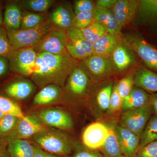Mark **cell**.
Returning <instances> with one entry per match:
<instances>
[{"mask_svg":"<svg viewBox=\"0 0 157 157\" xmlns=\"http://www.w3.org/2000/svg\"><path fill=\"white\" fill-rule=\"evenodd\" d=\"M71 56L68 52L60 55L38 53L36 63L28 76L40 86L55 84L59 86L67 75L73 71Z\"/></svg>","mask_w":157,"mask_h":157,"instance_id":"1","label":"cell"},{"mask_svg":"<svg viewBox=\"0 0 157 157\" xmlns=\"http://www.w3.org/2000/svg\"><path fill=\"white\" fill-rule=\"evenodd\" d=\"M50 20H45L41 24L27 29H6L8 39L13 50L33 47L49 33L52 28Z\"/></svg>","mask_w":157,"mask_h":157,"instance_id":"2","label":"cell"},{"mask_svg":"<svg viewBox=\"0 0 157 157\" xmlns=\"http://www.w3.org/2000/svg\"><path fill=\"white\" fill-rule=\"evenodd\" d=\"M36 145L58 156L70 154L72 145L67 135L58 130L45 128L33 137Z\"/></svg>","mask_w":157,"mask_h":157,"instance_id":"3","label":"cell"},{"mask_svg":"<svg viewBox=\"0 0 157 157\" xmlns=\"http://www.w3.org/2000/svg\"><path fill=\"white\" fill-rule=\"evenodd\" d=\"M152 114V108L149 104L123 113L121 117V125L140 137Z\"/></svg>","mask_w":157,"mask_h":157,"instance_id":"4","label":"cell"},{"mask_svg":"<svg viewBox=\"0 0 157 157\" xmlns=\"http://www.w3.org/2000/svg\"><path fill=\"white\" fill-rule=\"evenodd\" d=\"M66 45V32L52 26L49 33L33 48L37 53L60 55L67 52Z\"/></svg>","mask_w":157,"mask_h":157,"instance_id":"5","label":"cell"},{"mask_svg":"<svg viewBox=\"0 0 157 157\" xmlns=\"http://www.w3.org/2000/svg\"><path fill=\"white\" fill-rule=\"evenodd\" d=\"M37 53L33 47L12 50L9 56L10 70L13 72L28 76L36 63Z\"/></svg>","mask_w":157,"mask_h":157,"instance_id":"6","label":"cell"},{"mask_svg":"<svg viewBox=\"0 0 157 157\" xmlns=\"http://www.w3.org/2000/svg\"><path fill=\"white\" fill-rule=\"evenodd\" d=\"M126 42L149 70L157 73V48L140 37H129L126 39Z\"/></svg>","mask_w":157,"mask_h":157,"instance_id":"7","label":"cell"},{"mask_svg":"<svg viewBox=\"0 0 157 157\" xmlns=\"http://www.w3.org/2000/svg\"><path fill=\"white\" fill-rule=\"evenodd\" d=\"M45 128L33 116L19 118L15 128L6 138V141L14 139H23L33 137Z\"/></svg>","mask_w":157,"mask_h":157,"instance_id":"8","label":"cell"},{"mask_svg":"<svg viewBox=\"0 0 157 157\" xmlns=\"http://www.w3.org/2000/svg\"><path fill=\"white\" fill-rule=\"evenodd\" d=\"M109 135V128L102 123H93L85 129L82 135L85 146L91 150L101 148Z\"/></svg>","mask_w":157,"mask_h":157,"instance_id":"9","label":"cell"},{"mask_svg":"<svg viewBox=\"0 0 157 157\" xmlns=\"http://www.w3.org/2000/svg\"><path fill=\"white\" fill-rule=\"evenodd\" d=\"M115 130L123 156L135 157L140 147V136L121 124H116Z\"/></svg>","mask_w":157,"mask_h":157,"instance_id":"10","label":"cell"},{"mask_svg":"<svg viewBox=\"0 0 157 157\" xmlns=\"http://www.w3.org/2000/svg\"><path fill=\"white\" fill-rule=\"evenodd\" d=\"M39 119L48 126L60 130H69L73 128L72 118L63 110L56 108L43 109L39 114Z\"/></svg>","mask_w":157,"mask_h":157,"instance_id":"11","label":"cell"},{"mask_svg":"<svg viewBox=\"0 0 157 157\" xmlns=\"http://www.w3.org/2000/svg\"><path fill=\"white\" fill-rule=\"evenodd\" d=\"M137 13L139 24L157 35V0H140Z\"/></svg>","mask_w":157,"mask_h":157,"instance_id":"12","label":"cell"},{"mask_svg":"<svg viewBox=\"0 0 157 157\" xmlns=\"http://www.w3.org/2000/svg\"><path fill=\"white\" fill-rule=\"evenodd\" d=\"M140 1L119 0L113 7L114 17L119 28H121L137 13Z\"/></svg>","mask_w":157,"mask_h":157,"instance_id":"13","label":"cell"},{"mask_svg":"<svg viewBox=\"0 0 157 157\" xmlns=\"http://www.w3.org/2000/svg\"><path fill=\"white\" fill-rule=\"evenodd\" d=\"M113 63L108 56L92 55L85 59L82 66L94 76H101L113 68Z\"/></svg>","mask_w":157,"mask_h":157,"instance_id":"14","label":"cell"},{"mask_svg":"<svg viewBox=\"0 0 157 157\" xmlns=\"http://www.w3.org/2000/svg\"><path fill=\"white\" fill-rule=\"evenodd\" d=\"M134 85L151 94H157V73L146 68H140L134 76Z\"/></svg>","mask_w":157,"mask_h":157,"instance_id":"15","label":"cell"},{"mask_svg":"<svg viewBox=\"0 0 157 157\" xmlns=\"http://www.w3.org/2000/svg\"><path fill=\"white\" fill-rule=\"evenodd\" d=\"M3 25L6 29L18 30L21 29L22 12L17 2H9L4 6Z\"/></svg>","mask_w":157,"mask_h":157,"instance_id":"16","label":"cell"},{"mask_svg":"<svg viewBox=\"0 0 157 157\" xmlns=\"http://www.w3.org/2000/svg\"><path fill=\"white\" fill-rule=\"evenodd\" d=\"M88 83L89 78L84 70L81 68H76L70 73L67 89L73 95H81L85 93Z\"/></svg>","mask_w":157,"mask_h":157,"instance_id":"17","label":"cell"},{"mask_svg":"<svg viewBox=\"0 0 157 157\" xmlns=\"http://www.w3.org/2000/svg\"><path fill=\"white\" fill-rule=\"evenodd\" d=\"M150 95L139 88L132 89L128 95L124 99L121 107L123 113L143 107L149 104Z\"/></svg>","mask_w":157,"mask_h":157,"instance_id":"18","label":"cell"},{"mask_svg":"<svg viewBox=\"0 0 157 157\" xmlns=\"http://www.w3.org/2000/svg\"><path fill=\"white\" fill-rule=\"evenodd\" d=\"M34 90L33 84L27 80H20L13 82L6 86L5 93L10 98L23 100L28 98Z\"/></svg>","mask_w":157,"mask_h":157,"instance_id":"19","label":"cell"},{"mask_svg":"<svg viewBox=\"0 0 157 157\" xmlns=\"http://www.w3.org/2000/svg\"><path fill=\"white\" fill-rule=\"evenodd\" d=\"M7 150L9 157H33V144L23 139L8 140Z\"/></svg>","mask_w":157,"mask_h":157,"instance_id":"20","label":"cell"},{"mask_svg":"<svg viewBox=\"0 0 157 157\" xmlns=\"http://www.w3.org/2000/svg\"><path fill=\"white\" fill-rule=\"evenodd\" d=\"M114 122L107 125L109 128V135L101 147L103 157H123L116 134Z\"/></svg>","mask_w":157,"mask_h":157,"instance_id":"21","label":"cell"},{"mask_svg":"<svg viewBox=\"0 0 157 157\" xmlns=\"http://www.w3.org/2000/svg\"><path fill=\"white\" fill-rule=\"evenodd\" d=\"M73 18L68 9L64 6H60L52 12L49 20L54 27L65 31L72 28Z\"/></svg>","mask_w":157,"mask_h":157,"instance_id":"22","label":"cell"},{"mask_svg":"<svg viewBox=\"0 0 157 157\" xmlns=\"http://www.w3.org/2000/svg\"><path fill=\"white\" fill-rule=\"evenodd\" d=\"M61 89L55 84L45 86L34 97V104L37 105H46L58 100L61 96Z\"/></svg>","mask_w":157,"mask_h":157,"instance_id":"23","label":"cell"},{"mask_svg":"<svg viewBox=\"0 0 157 157\" xmlns=\"http://www.w3.org/2000/svg\"><path fill=\"white\" fill-rule=\"evenodd\" d=\"M95 21L101 24L107 30V33L113 36H116L119 33L120 29L118 26L113 12L109 9L94 11Z\"/></svg>","mask_w":157,"mask_h":157,"instance_id":"24","label":"cell"},{"mask_svg":"<svg viewBox=\"0 0 157 157\" xmlns=\"http://www.w3.org/2000/svg\"><path fill=\"white\" fill-rule=\"evenodd\" d=\"M117 43L115 36L105 34L93 43V55L108 56L115 49Z\"/></svg>","mask_w":157,"mask_h":157,"instance_id":"25","label":"cell"},{"mask_svg":"<svg viewBox=\"0 0 157 157\" xmlns=\"http://www.w3.org/2000/svg\"><path fill=\"white\" fill-rule=\"evenodd\" d=\"M67 42L83 49L89 56L93 55V43L88 41L79 29L71 28L66 33Z\"/></svg>","mask_w":157,"mask_h":157,"instance_id":"26","label":"cell"},{"mask_svg":"<svg viewBox=\"0 0 157 157\" xmlns=\"http://www.w3.org/2000/svg\"><path fill=\"white\" fill-rule=\"evenodd\" d=\"M155 140H157V115L154 114L149 120L140 136V147Z\"/></svg>","mask_w":157,"mask_h":157,"instance_id":"27","label":"cell"},{"mask_svg":"<svg viewBox=\"0 0 157 157\" xmlns=\"http://www.w3.org/2000/svg\"><path fill=\"white\" fill-rule=\"evenodd\" d=\"M112 53L113 64L118 70H125L132 63L131 57L123 46L117 45Z\"/></svg>","mask_w":157,"mask_h":157,"instance_id":"28","label":"cell"},{"mask_svg":"<svg viewBox=\"0 0 157 157\" xmlns=\"http://www.w3.org/2000/svg\"><path fill=\"white\" fill-rule=\"evenodd\" d=\"M80 30L85 39L92 43L96 42L107 33L104 26L96 21L86 28Z\"/></svg>","mask_w":157,"mask_h":157,"instance_id":"29","label":"cell"},{"mask_svg":"<svg viewBox=\"0 0 157 157\" xmlns=\"http://www.w3.org/2000/svg\"><path fill=\"white\" fill-rule=\"evenodd\" d=\"M52 0H26L18 2L19 6L27 10L36 12L47 11L51 7Z\"/></svg>","mask_w":157,"mask_h":157,"instance_id":"30","label":"cell"},{"mask_svg":"<svg viewBox=\"0 0 157 157\" xmlns=\"http://www.w3.org/2000/svg\"><path fill=\"white\" fill-rule=\"evenodd\" d=\"M0 110L5 114L14 116L18 118H23L25 116L19 106L9 98L0 96Z\"/></svg>","mask_w":157,"mask_h":157,"instance_id":"31","label":"cell"},{"mask_svg":"<svg viewBox=\"0 0 157 157\" xmlns=\"http://www.w3.org/2000/svg\"><path fill=\"white\" fill-rule=\"evenodd\" d=\"M95 21L94 11H86L80 12L73 18L72 28L82 30L86 28Z\"/></svg>","mask_w":157,"mask_h":157,"instance_id":"32","label":"cell"},{"mask_svg":"<svg viewBox=\"0 0 157 157\" xmlns=\"http://www.w3.org/2000/svg\"><path fill=\"white\" fill-rule=\"evenodd\" d=\"M45 20L42 14L32 12H22V20L20 29L25 30L33 28L41 24Z\"/></svg>","mask_w":157,"mask_h":157,"instance_id":"33","label":"cell"},{"mask_svg":"<svg viewBox=\"0 0 157 157\" xmlns=\"http://www.w3.org/2000/svg\"><path fill=\"white\" fill-rule=\"evenodd\" d=\"M19 118L14 116L6 114L0 120V138L6 137L15 128Z\"/></svg>","mask_w":157,"mask_h":157,"instance_id":"34","label":"cell"},{"mask_svg":"<svg viewBox=\"0 0 157 157\" xmlns=\"http://www.w3.org/2000/svg\"><path fill=\"white\" fill-rule=\"evenodd\" d=\"M113 85L110 83L102 89L97 95V101L98 106L103 111L107 110L112 94Z\"/></svg>","mask_w":157,"mask_h":157,"instance_id":"35","label":"cell"},{"mask_svg":"<svg viewBox=\"0 0 157 157\" xmlns=\"http://www.w3.org/2000/svg\"><path fill=\"white\" fill-rule=\"evenodd\" d=\"M12 50L6 28L3 25H0V56L8 59Z\"/></svg>","mask_w":157,"mask_h":157,"instance_id":"36","label":"cell"},{"mask_svg":"<svg viewBox=\"0 0 157 157\" xmlns=\"http://www.w3.org/2000/svg\"><path fill=\"white\" fill-rule=\"evenodd\" d=\"M133 85L134 76L132 75L127 76L117 84L118 92L123 101L132 90Z\"/></svg>","mask_w":157,"mask_h":157,"instance_id":"37","label":"cell"},{"mask_svg":"<svg viewBox=\"0 0 157 157\" xmlns=\"http://www.w3.org/2000/svg\"><path fill=\"white\" fill-rule=\"evenodd\" d=\"M123 101L118 92L117 84L113 86L107 112L112 114L121 109Z\"/></svg>","mask_w":157,"mask_h":157,"instance_id":"38","label":"cell"},{"mask_svg":"<svg viewBox=\"0 0 157 157\" xmlns=\"http://www.w3.org/2000/svg\"><path fill=\"white\" fill-rule=\"evenodd\" d=\"M135 157H157V140L139 147Z\"/></svg>","mask_w":157,"mask_h":157,"instance_id":"39","label":"cell"},{"mask_svg":"<svg viewBox=\"0 0 157 157\" xmlns=\"http://www.w3.org/2000/svg\"><path fill=\"white\" fill-rule=\"evenodd\" d=\"M96 9V5L93 2L88 0H79L76 1L74 5V13L76 15L86 11H94Z\"/></svg>","mask_w":157,"mask_h":157,"instance_id":"40","label":"cell"},{"mask_svg":"<svg viewBox=\"0 0 157 157\" xmlns=\"http://www.w3.org/2000/svg\"><path fill=\"white\" fill-rule=\"evenodd\" d=\"M66 48L68 53L74 58L79 60H84L89 57L87 53L83 50L75 45L67 42Z\"/></svg>","mask_w":157,"mask_h":157,"instance_id":"41","label":"cell"},{"mask_svg":"<svg viewBox=\"0 0 157 157\" xmlns=\"http://www.w3.org/2000/svg\"><path fill=\"white\" fill-rule=\"evenodd\" d=\"M117 1V0H98L96 2V9L106 10L113 7Z\"/></svg>","mask_w":157,"mask_h":157,"instance_id":"42","label":"cell"},{"mask_svg":"<svg viewBox=\"0 0 157 157\" xmlns=\"http://www.w3.org/2000/svg\"><path fill=\"white\" fill-rule=\"evenodd\" d=\"M10 70L9 59L5 57L0 56V77L5 76Z\"/></svg>","mask_w":157,"mask_h":157,"instance_id":"43","label":"cell"},{"mask_svg":"<svg viewBox=\"0 0 157 157\" xmlns=\"http://www.w3.org/2000/svg\"><path fill=\"white\" fill-rule=\"evenodd\" d=\"M73 157H103L102 155L89 150H81L76 152Z\"/></svg>","mask_w":157,"mask_h":157,"instance_id":"44","label":"cell"},{"mask_svg":"<svg viewBox=\"0 0 157 157\" xmlns=\"http://www.w3.org/2000/svg\"><path fill=\"white\" fill-rule=\"evenodd\" d=\"M33 145L34 151L33 157H60L56 155L43 150L37 145Z\"/></svg>","mask_w":157,"mask_h":157,"instance_id":"45","label":"cell"},{"mask_svg":"<svg viewBox=\"0 0 157 157\" xmlns=\"http://www.w3.org/2000/svg\"><path fill=\"white\" fill-rule=\"evenodd\" d=\"M149 104L154 114L157 115V93L150 95Z\"/></svg>","mask_w":157,"mask_h":157,"instance_id":"46","label":"cell"},{"mask_svg":"<svg viewBox=\"0 0 157 157\" xmlns=\"http://www.w3.org/2000/svg\"><path fill=\"white\" fill-rule=\"evenodd\" d=\"M0 157H9L7 150V144L0 141Z\"/></svg>","mask_w":157,"mask_h":157,"instance_id":"47","label":"cell"},{"mask_svg":"<svg viewBox=\"0 0 157 157\" xmlns=\"http://www.w3.org/2000/svg\"><path fill=\"white\" fill-rule=\"evenodd\" d=\"M4 9L2 2H0V25H3V9Z\"/></svg>","mask_w":157,"mask_h":157,"instance_id":"48","label":"cell"},{"mask_svg":"<svg viewBox=\"0 0 157 157\" xmlns=\"http://www.w3.org/2000/svg\"><path fill=\"white\" fill-rule=\"evenodd\" d=\"M5 115H6V114H5L4 113L2 112L1 110H0V120H1V119H2V118Z\"/></svg>","mask_w":157,"mask_h":157,"instance_id":"49","label":"cell"}]
</instances>
